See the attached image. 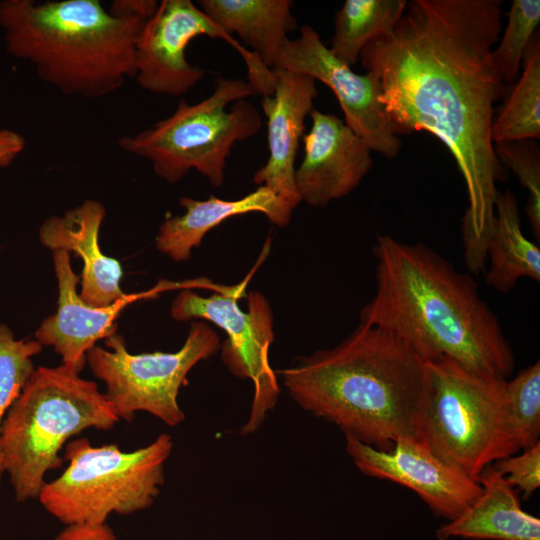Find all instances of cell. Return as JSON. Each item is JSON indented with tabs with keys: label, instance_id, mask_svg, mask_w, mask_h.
I'll return each mask as SVG.
<instances>
[{
	"label": "cell",
	"instance_id": "1",
	"mask_svg": "<svg viewBox=\"0 0 540 540\" xmlns=\"http://www.w3.org/2000/svg\"><path fill=\"white\" fill-rule=\"evenodd\" d=\"M501 3L412 0L394 29L359 57L380 82L395 134L428 131L453 155L468 194L462 240L473 274L485 269L497 182L504 180L492 141L494 103L504 91L492 58Z\"/></svg>",
	"mask_w": 540,
	"mask_h": 540
},
{
	"label": "cell",
	"instance_id": "2",
	"mask_svg": "<svg viewBox=\"0 0 540 540\" xmlns=\"http://www.w3.org/2000/svg\"><path fill=\"white\" fill-rule=\"evenodd\" d=\"M376 292L360 323L390 332L425 361L446 357L479 375L506 379L515 359L473 278L421 243L389 235L373 248Z\"/></svg>",
	"mask_w": 540,
	"mask_h": 540
},
{
	"label": "cell",
	"instance_id": "3",
	"mask_svg": "<svg viewBox=\"0 0 540 540\" xmlns=\"http://www.w3.org/2000/svg\"><path fill=\"white\" fill-rule=\"evenodd\" d=\"M279 374L303 410L345 436L381 450L416 437L426 361L386 330L360 323L336 346L300 357Z\"/></svg>",
	"mask_w": 540,
	"mask_h": 540
},
{
	"label": "cell",
	"instance_id": "4",
	"mask_svg": "<svg viewBox=\"0 0 540 540\" xmlns=\"http://www.w3.org/2000/svg\"><path fill=\"white\" fill-rule=\"evenodd\" d=\"M145 22L115 17L98 0L0 1L7 52L67 96H107L135 78Z\"/></svg>",
	"mask_w": 540,
	"mask_h": 540
},
{
	"label": "cell",
	"instance_id": "5",
	"mask_svg": "<svg viewBox=\"0 0 540 540\" xmlns=\"http://www.w3.org/2000/svg\"><path fill=\"white\" fill-rule=\"evenodd\" d=\"M119 421L94 381L62 364L36 368L0 428V473L8 476L15 500L38 498L72 437L91 428L110 430Z\"/></svg>",
	"mask_w": 540,
	"mask_h": 540
},
{
	"label": "cell",
	"instance_id": "6",
	"mask_svg": "<svg viewBox=\"0 0 540 540\" xmlns=\"http://www.w3.org/2000/svg\"><path fill=\"white\" fill-rule=\"evenodd\" d=\"M505 381L471 372L446 357L426 361L416 437L446 464L476 480L487 466L519 452L506 418Z\"/></svg>",
	"mask_w": 540,
	"mask_h": 540
},
{
	"label": "cell",
	"instance_id": "7",
	"mask_svg": "<svg viewBox=\"0 0 540 540\" xmlns=\"http://www.w3.org/2000/svg\"><path fill=\"white\" fill-rule=\"evenodd\" d=\"M172 437L122 451L116 444L93 446L87 438L65 445V470L46 482L38 500L64 525L106 523L111 514L130 515L149 508L165 481Z\"/></svg>",
	"mask_w": 540,
	"mask_h": 540
},
{
	"label": "cell",
	"instance_id": "8",
	"mask_svg": "<svg viewBox=\"0 0 540 540\" xmlns=\"http://www.w3.org/2000/svg\"><path fill=\"white\" fill-rule=\"evenodd\" d=\"M255 94L243 79L217 78L212 94L189 105L180 100L167 118L118 140L127 153L145 158L168 183L195 169L219 187L233 146L255 135L262 125L259 111L247 97Z\"/></svg>",
	"mask_w": 540,
	"mask_h": 540
},
{
	"label": "cell",
	"instance_id": "9",
	"mask_svg": "<svg viewBox=\"0 0 540 540\" xmlns=\"http://www.w3.org/2000/svg\"><path fill=\"white\" fill-rule=\"evenodd\" d=\"M105 346L92 347L86 363L104 383V394L119 419L130 421L142 411L175 427L185 420L178 395L188 383L189 372L216 354L221 342L219 335L200 320L191 323L184 344L175 352L132 354L117 333L105 339Z\"/></svg>",
	"mask_w": 540,
	"mask_h": 540
},
{
	"label": "cell",
	"instance_id": "10",
	"mask_svg": "<svg viewBox=\"0 0 540 540\" xmlns=\"http://www.w3.org/2000/svg\"><path fill=\"white\" fill-rule=\"evenodd\" d=\"M253 273L251 270L230 290L213 292L207 297L192 288L181 289L170 308L171 317L176 321L200 319L213 323L226 333L227 338L220 347L223 363L234 376L249 379L254 386L249 417L241 428L245 435L261 427L280 393L269 359L274 341L270 303L262 293L251 291L247 295V311L238 304Z\"/></svg>",
	"mask_w": 540,
	"mask_h": 540
},
{
	"label": "cell",
	"instance_id": "11",
	"mask_svg": "<svg viewBox=\"0 0 540 540\" xmlns=\"http://www.w3.org/2000/svg\"><path fill=\"white\" fill-rule=\"evenodd\" d=\"M226 41L243 58L248 83L262 97L274 92L275 76L259 56L245 48L215 24L191 0H162L155 14L145 22L136 46L135 79L145 90L181 96L192 89L205 71L190 64L186 47L196 37Z\"/></svg>",
	"mask_w": 540,
	"mask_h": 540
},
{
	"label": "cell",
	"instance_id": "12",
	"mask_svg": "<svg viewBox=\"0 0 540 540\" xmlns=\"http://www.w3.org/2000/svg\"><path fill=\"white\" fill-rule=\"evenodd\" d=\"M273 68L305 74L328 86L340 104L345 123L371 151L387 158L398 155L402 144L381 103L378 78L372 72L355 73L332 54L313 27L303 25L297 38L285 42Z\"/></svg>",
	"mask_w": 540,
	"mask_h": 540
},
{
	"label": "cell",
	"instance_id": "13",
	"mask_svg": "<svg viewBox=\"0 0 540 540\" xmlns=\"http://www.w3.org/2000/svg\"><path fill=\"white\" fill-rule=\"evenodd\" d=\"M52 259L58 286L57 309L41 322L35 340L42 346L52 347L61 357V364L78 374L86 364L88 351L97 345V341L117 333L116 319L129 304L155 298L169 290L212 288V282L206 278L161 280L147 291L126 294L106 307H94L84 302L77 292L80 277L73 271L70 253L63 249L54 250Z\"/></svg>",
	"mask_w": 540,
	"mask_h": 540
},
{
	"label": "cell",
	"instance_id": "14",
	"mask_svg": "<svg viewBox=\"0 0 540 540\" xmlns=\"http://www.w3.org/2000/svg\"><path fill=\"white\" fill-rule=\"evenodd\" d=\"M346 451L364 474L413 490L437 516L451 521L481 494L482 487L438 458L419 438L398 439L381 450L345 436Z\"/></svg>",
	"mask_w": 540,
	"mask_h": 540
},
{
	"label": "cell",
	"instance_id": "15",
	"mask_svg": "<svg viewBox=\"0 0 540 540\" xmlns=\"http://www.w3.org/2000/svg\"><path fill=\"white\" fill-rule=\"evenodd\" d=\"M312 126L303 136L304 157L295 169L301 201L324 207L350 194L370 171L367 144L336 115L313 109Z\"/></svg>",
	"mask_w": 540,
	"mask_h": 540
},
{
	"label": "cell",
	"instance_id": "16",
	"mask_svg": "<svg viewBox=\"0 0 540 540\" xmlns=\"http://www.w3.org/2000/svg\"><path fill=\"white\" fill-rule=\"evenodd\" d=\"M272 96L261 100L267 119L268 159L254 174L253 182L266 186L294 210L301 202L295 184V160L304 136L305 119L318 96L316 80L286 69L273 68Z\"/></svg>",
	"mask_w": 540,
	"mask_h": 540
},
{
	"label": "cell",
	"instance_id": "17",
	"mask_svg": "<svg viewBox=\"0 0 540 540\" xmlns=\"http://www.w3.org/2000/svg\"><path fill=\"white\" fill-rule=\"evenodd\" d=\"M105 215L101 202L86 199L61 216L49 217L39 228L44 247L51 251L63 249L81 258L79 295L94 307L109 306L126 295L120 287L121 264L100 249L99 232Z\"/></svg>",
	"mask_w": 540,
	"mask_h": 540
},
{
	"label": "cell",
	"instance_id": "18",
	"mask_svg": "<svg viewBox=\"0 0 540 540\" xmlns=\"http://www.w3.org/2000/svg\"><path fill=\"white\" fill-rule=\"evenodd\" d=\"M179 204L185 212L165 219L155 238L156 249L174 262L188 261L192 250L201 245L205 235L233 216L261 213L273 224L285 227L293 211L287 202L266 186H259L237 200L210 195L206 200L182 197Z\"/></svg>",
	"mask_w": 540,
	"mask_h": 540
},
{
	"label": "cell",
	"instance_id": "19",
	"mask_svg": "<svg viewBox=\"0 0 540 540\" xmlns=\"http://www.w3.org/2000/svg\"><path fill=\"white\" fill-rule=\"evenodd\" d=\"M476 480L481 494L436 531L439 540H540V519L522 509L517 490L492 464Z\"/></svg>",
	"mask_w": 540,
	"mask_h": 540
},
{
	"label": "cell",
	"instance_id": "20",
	"mask_svg": "<svg viewBox=\"0 0 540 540\" xmlns=\"http://www.w3.org/2000/svg\"><path fill=\"white\" fill-rule=\"evenodd\" d=\"M202 12L226 33H236L272 69L297 28L291 0H200Z\"/></svg>",
	"mask_w": 540,
	"mask_h": 540
},
{
	"label": "cell",
	"instance_id": "21",
	"mask_svg": "<svg viewBox=\"0 0 540 540\" xmlns=\"http://www.w3.org/2000/svg\"><path fill=\"white\" fill-rule=\"evenodd\" d=\"M494 225L487 242L486 283L501 293L511 291L521 278L540 280V249L523 233L518 202L511 191L499 192Z\"/></svg>",
	"mask_w": 540,
	"mask_h": 540
},
{
	"label": "cell",
	"instance_id": "22",
	"mask_svg": "<svg viewBox=\"0 0 540 540\" xmlns=\"http://www.w3.org/2000/svg\"><path fill=\"white\" fill-rule=\"evenodd\" d=\"M407 5L406 0H346L335 14L330 51L355 65L370 42L394 29Z\"/></svg>",
	"mask_w": 540,
	"mask_h": 540
},
{
	"label": "cell",
	"instance_id": "23",
	"mask_svg": "<svg viewBox=\"0 0 540 540\" xmlns=\"http://www.w3.org/2000/svg\"><path fill=\"white\" fill-rule=\"evenodd\" d=\"M523 73L492 124L493 143L540 138V42L535 34L524 56Z\"/></svg>",
	"mask_w": 540,
	"mask_h": 540
},
{
	"label": "cell",
	"instance_id": "24",
	"mask_svg": "<svg viewBox=\"0 0 540 540\" xmlns=\"http://www.w3.org/2000/svg\"><path fill=\"white\" fill-rule=\"evenodd\" d=\"M507 422L520 450L539 442L540 434V363L526 367L504 384Z\"/></svg>",
	"mask_w": 540,
	"mask_h": 540
},
{
	"label": "cell",
	"instance_id": "25",
	"mask_svg": "<svg viewBox=\"0 0 540 540\" xmlns=\"http://www.w3.org/2000/svg\"><path fill=\"white\" fill-rule=\"evenodd\" d=\"M508 22L497 48L493 63L503 82H511L518 74L524 53L540 23L539 0H513Z\"/></svg>",
	"mask_w": 540,
	"mask_h": 540
},
{
	"label": "cell",
	"instance_id": "26",
	"mask_svg": "<svg viewBox=\"0 0 540 540\" xmlns=\"http://www.w3.org/2000/svg\"><path fill=\"white\" fill-rule=\"evenodd\" d=\"M42 348L36 340L16 339L12 330L0 323V428L9 408L36 369L32 358Z\"/></svg>",
	"mask_w": 540,
	"mask_h": 540
},
{
	"label": "cell",
	"instance_id": "27",
	"mask_svg": "<svg viewBox=\"0 0 540 540\" xmlns=\"http://www.w3.org/2000/svg\"><path fill=\"white\" fill-rule=\"evenodd\" d=\"M502 164L518 177L528 191L525 212L534 235L540 237V149L536 140H516L494 144Z\"/></svg>",
	"mask_w": 540,
	"mask_h": 540
},
{
	"label": "cell",
	"instance_id": "28",
	"mask_svg": "<svg viewBox=\"0 0 540 540\" xmlns=\"http://www.w3.org/2000/svg\"><path fill=\"white\" fill-rule=\"evenodd\" d=\"M508 481L528 499L540 486V442L492 464Z\"/></svg>",
	"mask_w": 540,
	"mask_h": 540
},
{
	"label": "cell",
	"instance_id": "29",
	"mask_svg": "<svg viewBox=\"0 0 540 540\" xmlns=\"http://www.w3.org/2000/svg\"><path fill=\"white\" fill-rule=\"evenodd\" d=\"M53 540H118V538L107 523H99L65 525Z\"/></svg>",
	"mask_w": 540,
	"mask_h": 540
},
{
	"label": "cell",
	"instance_id": "30",
	"mask_svg": "<svg viewBox=\"0 0 540 540\" xmlns=\"http://www.w3.org/2000/svg\"><path fill=\"white\" fill-rule=\"evenodd\" d=\"M158 5L156 0H115L108 12L115 17H134L147 21L155 14Z\"/></svg>",
	"mask_w": 540,
	"mask_h": 540
},
{
	"label": "cell",
	"instance_id": "31",
	"mask_svg": "<svg viewBox=\"0 0 540 540\" xmlns=\"http://www.w3.org/2000/svg\"><path fill=\"white\" fill-rule=\"evenodd\" d=\"M26 139L10 129H0V168L9 166L25 149Z\"/></svg>",
	"mask_w": 540,
	"mask_h": 540
}]
</instances>
